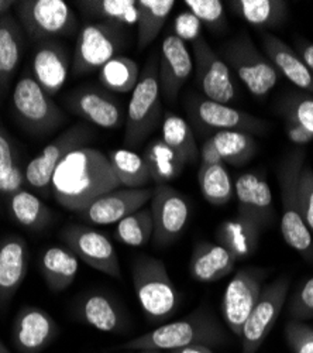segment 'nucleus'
Masks as SVG:
<instances>
[{
	"label": "nucleus",
	"instance_id": "f257e3e1",
	"mask_svg": "<svg viewBox=\"0 0 313 353\" xmlns=\"http://www.w3.org/2000/svg\"><path fill=\"white\" fill-rule=\"evenodd\" d=\"M119 187L107 156L89 145L71 152L55 168L51 179V194L56 202L75 214Z\"/></svg>",
	"mask_w": 313,
	"mask_h": 353
},
{
	"label": "nucleus",
	"instance_id": "f03ea898",
	"mask_svg": "<svg viewBox=\"0 0 313 353\" xmlns=\"http://www.w3.org/2000/svg\"><path fill=\"white\" fill-rule=\"evenodd\" d=\"M229 341V334L215 314L206 307H199L178 321L162 323L147 334L127 341L120 347L134 352L143 349L168 352L191 345H205L213 349Z\"/></svg>",
	"mask_w": 313,
	"mask_h": 353
},
{
	"label": "nucleus",
	"instance_id": "7ed1b4c3",
	"mask_svg": "<svg viewBox=\"0 0 313 353\" xmlns=\"http://www.w3.org/2000/svg\"><path fill=\"white\" fill-rule=\"evenodd\" d=\"M137 300L150 323H162L177 312L181 296L162 260L138 256L131 263Z\"/></svg>",
	"mask_w": 313,
	"mask_h": 353
},
{
	"label": "nucleus",
	"instance_id": "20e7f679",
	"mask_svg": "<svg viewBox=\"0 0 313 353\" xmlns=\"http://www.w3.org/2000/svg\"><path fill=\"white\" fill-rule=\"evenodd\" d=\"M306 153L302 147L288 152L278 167V184L282 199L281 234L285 243L305 260L313 261V239L299 208L298 181L305 165Z\"/></svg>",
	"mask_w": 313,
	"mask_h": 353
},
{
	"label": "nucleus",
	"instance_id": "39448f33",
	"mask_svg": "<svg viewBox=\"0 0 313 353\" xmlns=\"http://www.w3.org/2000/svg\"><path fill=\"white\" fill-rule=\"evenodd\" d=\"M164 119L161 105V88L158 79V64L150 58L138 82L133 90L127 112L125 143L127 147H137L143 143Z\"/></svg>",
	"mask_w": 313,
	"mask_h": 353
},
{
	"label": "nucleus",
	"instance_id": "423d86ee",
	"mask_svg": "<svg viewBox=\"0 0 313 353\" xmlns=\"http://www.w3.org/2000/svg\"><path fill=\"white\" fill-rule=\"evenodd\" d=\"M220 58L254 97L264 98L277 85L279 74L268 58L252 44L247 33H240L227 41L222 47Z\"/></svg>",
	"mask_w": 313,
	"mask_h": 353
},
{
	"label": "nucleus",
	"instance_id": "0eeeda50",
	"mask_svg": "<svg viewBox=\"0 0 313 353\" xmlns=\"http://www.w3.org/2000/svg\"><path fill=\"white\" fill-rule=\"evenodd\" d=\"M125 43V26L109 21L85 24L76 40L72 57V72L87 75L100 70L111 58L118 57Z\"/></svg>",
	"mask_w": 313,
	"mask_h": 353
},
{
	"label": "nucleus",
	"instance_id": "6e6552de",
	"mask_svg": "<svg viewBox=\"0 0 313 353\" xmlns=\"http://www.w3.org/2000/svg\"><path fill=\"white\" fill-rule=\"evenodd\" d=\"M14 9L23 30L39 43L72 34L78 28L76 16L64 0H20Z\"/></svg>",
	"mask_w": 313,
	"mask_h": 353
},
{
	"label": "nucleus",
	"instance_id": "1a4fd4ad",
	"mask_svg": "<svg viewBox=\"0 0 313 353\" xmlns=\"http://www.w3.org/2000/svg\"><path fill=\"white\" fill-rule=\"evenodd\" d=\"M12 103L19 122L36 134L50 133L65 121L63 110L30 75H24L16 83Z\"/></svg>",
	"mask_w": 313,
	"mask_h": 353
},
{
	"label": "nucleus",
	"instance_id": "9d476101",
	"mask_svg": "<svg viewBox=\"0 0 313 353\" xmlns=\"http://www.w3.org/2000/svg\"><path fill=\"white\" fill-rule=\"evenodd\" d=\"M92 137L94 132L85 125H75L64 130L27 164L24 170L25 184L44 196H48L51 194V179L55 168L71 152L87 147Z\"/></svg>",
	"mask_w": 313,
	"mask_h": 353
},
{
	"label": "nucleus",
	"instance_id": "9b49d317",
	"mask_svg": "<svg viewBox=\"0 0 313 353\" xmlns=\"http://www.w3.org/2000/svg\"><path fill=\"white\" fill-rule=\"evenodd\" d=\"M291 279L282 276L263 287L261 296L241 330V353L257 352L279 318L287 303Z\"/></svg>",
	"mask_w": 313,
	"mask_h": 353
},
{
	"label": "nucleus",
	"instance_id": "f8f14e48",
	"mask_svg": "<svg viewBox=\"0 0 313 353\" xmlns=\"http://www.w3.org/2000/svg\"><path fill=\"white\" fill-rule=\"evenodd\" d=\"M60 238L79 260L89 268L120 280V261L115 245L105 233L87 225L72 223L60 232Z\"/></svg>",
	"mask_w": 313,
	"mask_h": 353
},
{
	"label": "nucleus",
	"instance_id": "ddd939ff",
	"mask_svg": "<svg viewBox=\"0 0 313 353\" xmlns=\"http://www.w3.org/2000/svg\"><path fill=\"white\" fill-rule=\"evenodd\" d=\"M267 272L261 269H241L233 276L223 292V321L237 338H240L247 318L261 296Z\"/></svg>",
	"mask_w": 313,
	"mask_h": 353
},
{
	"label": "nucleus",
	"instance_id": "4468645a",
	"mask_svg": "<svg viewBox=\"0 0 313 353\" xmlns=\"http://www.w3.org/2000/svg\"><path fill=\"white\" fill-rule=\"evenodd\" d=\"M150 202L154 222L153 242L158 248L173 245L188 225L191 215L188 199L168 184H158L153 188Z\"/></svg>",
	"mask_w": 313,
	"mask_h": 353
},
{
	"label": "nucleus",
	"instance_id": "2eb2a0df",
	"mask_svg": "<svg viewBox=\"0 0 313 353\" xmlns=\"http://www.w3.org/2000/svg\"><path fill=\"white\" fill-rule=\"evenodd\" d=\"M188 112L193 125L208 132H241L252 136L268 130V123L260 117L206 98H195L188 103Z\"/></svg>",
	"mask_w": 313,
	"mask_h": 353
},
{
	"label": "nucleus",
	"instance_id": "dca6fc26",
	"mask_svg": "<svg viewBox=\"0 0 313 353\" xmlns=\"http://www.w3.org/2000/svg\"><path fill=\"white\" fill-rule=\"evenodd\" d=\"M196 82L206 99L227 105L235 99L232 71L201 36L192 43Z\"/></svg>",
	"mask_w": 313,
	"mask_h": 353
},
{
	"label": "nucleus",
	"instance_id": "f3484780",
	"mask_svg": "<svg viewBox=\"0 0 313 353\" xmlns=\"http://www.w3.org/2000/svg\"><path fill=\"white\" fill-rule=\"evenodd\" d=\"M151 196V188L115 190L96 198L78 215L83 222L91 225L119 223L126 216L146 207Z\"/></svg>",
	"mask_w": 313,
	"mask_h": 353
},
{
	"label": "nucleus",
	"instance_id": "a211bd4d",
	"mask_svg": "<svg viewBox=\"0 0 313 353\" xmlns=\"http://www.w3.org/2000/svg\"><path fill=\"white\" fill-rule=\"evenodd\" d=\"M65 103L75 114L102 129H118L125 122L122 105L99 88H78L68 94Z\"/></svg>",
	"mask_w": 313,
	"mask_h": 353
},
{
	"label": "nucleus",
	"instance_id": "6ab92c4d",
	"mask_svg": "<svg viewBox=\"0 0 313 353\" xmlns=\"http://www.w3.org/2000/svg\"><path fill=\"white\" fill-rule=\"evenodd\" d=\"M58 334V323L43 308L25 305L14 316L13 342L20 353H41Z\"/></svg>",
	"mask_w": 313,
	"mask_h": 353
},
{
	"label": "nucleus",
	"instance_id": "aec40b11",
	"mask_svg": "<svg viewBox=\"0 0 313 353\" xmlns=\"http://www.w3.org/2000/svg\"><path fill=\"white\" fill-rule=\"evenodd\" d=\"M193 71V60L186 47V43L166 34L161 46V57L158 64V79L161 88V97L169 103H175L182 90Z\"/></svg>",
	"mask_w": 313,
	"mask_h": 353
},
{
	"label": "nucleus",
	"instance_id": "412c9836",
	"mask_svg": "<svg viewBox=\"0 0 313 353\" xmlns=\"http://www.w3.org/2000/svg\"><path fill=\"white\" fill-rule=\"evenodd\" d=\"M74 314L85 325L106 334H122L130 325L120 303L103 292L83 294L74 305Z\"/></svg>",
	"mask_w": 313,
	"mask_h": 353
},
{
	"label": "nucleus",
	"instance_id": "4be33fe9",
	"mask_svg": "<svg viewBox=\"0 0 313 353\" xmlns=\"http://www.w3.org/2000/svg\"><path fill=\"white\" fill-rule=\"evenodd\" d=\"M27 242L19 234L0 239V310H6L23 285L28 272Z\"/></svg>",
	"mask_w": 313,
	"mask_h": 353
},
{
	"label": "nucleus",
	"instance_id": "5701e85b",
	"mask_svg": "<svg viewBox=\"0 0 313 353\" xmlns=\"http://www.w3.org/2000/svg\"><path fill=\"white\" fill-rule=\"evenodd\" d=\"M239 203V215H243L257 223L263 230L267 229L274 218L272 192L263 175L246 172L241 174L235 184Z\"/></svg>",
	"mask_w": 313,
	"mask_h": 353
},
{
	"label": "nucleus",
	"instance_id": "b1692460",
	"mask_svg": "<svg viewBox=\"0 0 313 353\" xmlns=\"http://www.w3.org/2000/svg\"><path fill=\"white\" fill-rule=\"evenodd\" d=\"M69 64L68 51L63 44L54 40L40 41L33 57V78L47 95L54 97L68 79Z\"/></svg>",
	"mask_w": 313,
	"mask_h": 353
},
{
	"label": "nucleus",
	"instance_id": "393cba45",
	"mask_svg": "<svg viewBox=\"0 0 313 353\" xmlns=\"http://www.w3.org/2000/svg\"><path fill=\"white\" fill-rule=\"evenodd\" d=\"M263 48L278 74L285 77L301 91L313 95V77L299 54L274 34H263Z\"/></svg>",
	"mask_w": 313,
	"mask_h": 353
},
{
	"label": "nucleus",
	"instance_id": "a878e982",
	"mask_svg": "<svg viewBox=\"0 0 313 353\" xmlns=\"http://www.w3.org/2000/svg\"><path fill=\"white\" fill-rule=\"evenodd\" d=\"M236 257L219 243L197 242L189 261V274L199 283H213L233 273Z\"/></svg>",
	"mask_w": 313,
	"mask_h": 353
},
{
	"label": "nucleus",
	"instance_id": "bb28decb",
	"mask_svg": "<svg viewBox=\"0 0 313 353\" xmlns=\"http://www.w3.org/2000/svg\"><path fill=\"white\" fill-rule=\"evenodd\" d=\"M263 229L251 219L236 215L220 223L216 232V241L229 250L236 260H246L259 249Z\"/></svg>",
	"mask_w": 313,
	"mask_h": 353
},
{
	"label": "nucleus",
	"instance_id": "cd10ccee",
	"mask_svg": "<svg viewBox=\"0 0 313 353\" xmlns=\"http://www.w3.org/2000/svg\"><path fill=\"white\" fill-rule=\"evenodd\" d=\"M40 270L52 292H63L78 276L79 259L65 246H50L40 256Z\"/></svg>",
	"mask_w": 313,
	"mask_h": 353
},
{
	"label": "nucleus",
	"instance_id": "c85d7f7f",
	"mask_svg": "<svg viewBox=\"0 0 313 353\" xmlns=\"http://www.w3.org/2000/svg\"><path fill=\"white\" fill-rule=\"evenodd\" d=\"M235 14L257 28H279L288 19V3L283 0H232Z\"/></svg>",
	"mask_w": 313,
	"mask_h": 353
},
{
	"label": "nucleus",
	"instance_id": "c756f323",
	"mask_svg": "<svg viewBox=\"0 0 313 353\" xmlns=\"http://www.w3.org/2000/svg\"><path fill=\"white\" fill-rule=\"evenodd\" d=\"M21 54L23 27L12 14H6L0 19V90H6L19 67Z\"/></svg>",
	"mask_w": 313,
	"mask_h": 353
},
{
	"label": "nucleus",
	"instance_id": "7c9ffc66",
	"mask_svg": "<svg viewBox=\"0 0 313 353\" xmlns=\"http://www.w3.org/2000/svg\"><path fill=\"white\" fill-rule=\"evenodd\" d=\"M175 6L174 0H137V50H146L160 34Z\"/></svg>",
	"mask_w": 313,
	"mask_h": 353
},
{
	"label": "nucleus",
	"instance_id": "2f4dec72",
	"mask_svg": "<svg viewBox=\"0 0 313 353\" xmlns=\"http://www.w3.org/2000/svg\"><path fill=\"white\" fill-rule=\"evenodd\" d=\"M9 214L17 225L34 232L45 229L52 221V212L47 205L25 190L9 196Z\"/></svg>",
	"mask_w": 313,
	"mask_h": 353
},
{
	"label": "nucleus",
	"instance_id": "473e14b6",
	"mask_svg": "<svg viewBox=\"0 0 313 353\" xmlns=\"http://www.w3.org/2000/svg\"><path fill=\"white\" fill-rule=\"evenodd\" d=\"M120 185L125 188H147L151 175L143 156L130 149H115L106 153Z\"/></svg>",
	"mask_w": 313,
	"mask_h": 353
},
{
	"label": "nucleus",
	"instance_id": "72a5a7b5",
	"mask_svg": "<svg viewBox=\"0 0 313 353\" xmlns=\"http://www.w3.org/2000/svg\"><path fill=\"white\" fill-rule=\"evenodd\" d=\"M161 140L181 157L185 165L199 160V149L193 132L181 116L173 112L164 113Z\"/></svg>",
	"mask_w": 313,
	"mask_h": 353
},
{
	"label": "nucleus",
	"instance_id": "f704fd0d",
	"mask_svg": "<svg viewBox=\"0 0 313 353\" xmlns=\"http://www.w3.org/2000/svg\"><path fill=\"white\" fill-rule=\"evenodd\" d=\"M143 159L149 167L151 181L158 184H168L181 175L185 163L181 157L160 139H154L146 147Z\"/></svg>",
	"mask_w": 313,
	"mask_h": 353
},
{
	"label": "nucleus",
	"instance_id": "c9c22d12",
	"mask_svg": "<svg viewBox=\"0 0 313 353\" xmlns=\"http://www.w3.org/2000/svg\"><path fill=\"white\" fill-rule=\"evenodd\" d=\"M76 5L89 19L120 26L137 24V0H79Z\"/></svg>",
	"mask_w": 313,
	"mask_h": 353
},
{
	"label": "nucleus",
	"instance_id": "e433bc0d",
	"mask_svg": "<svg viewBox=\"0 0 313 353\" xmlns=\"http://www.w3.org/2000/svg\"><path fill=\"white\" fill-rule=\"evenodd\" d=\"M197 183L202 196L215 207H223L233 198L235 185L224 164H201Z\"/></svg>",
	"mask_w": 313,
	"mask_h": 353
},
{
	"label": "nucleus",
	"instance_id": "4c0bfd02",
	"mask_svg": "<svg viewBox=\"0 0 313 353\" xmlns=\"http://www.w3.org/2000/svg\"><path fill=\"white\" fill-rule=\"evenodd\" d=\"M209 141L224 164L244 165L257 153V141L241 132H219Z\"/></svg>",
	"mask_w": 313,
	"mask_h": 353
},
{
	"label": "nucleus",
	"instance_id": "58836bf2",
	"mask_svg": "<svg viewBox=\"0 0 313 353\" xmlns=\"http://www.w3.org/2000/svg\"><path fill=\"white\" fill-rule=\"evenodd\" d=\"M140 71L131 58L118 55L99 70V81L103 88L118 94L133 92L138 82Z\"/></svg>",
	"mask_w": 313,
	"mask_h": 353
},
{
	"label": "nucleus",
	"instance_id": "ea45409f",
	"mask_svg": "<svg viewBox=\"0 0 313 353\" xmlns=\"http://www.w3.org/2000/svg\"><path fill=\"white\" fill-rule=\"evenodd\" d=\"M25 174L17 161L16 150L5 128L0 123V194L12 196L24 190Z\"/></svg>",
	"mask_w": 313,
	"mask_h": 353
},
{
	"label": "nucleus",
	"instance_id": "a19ab883",
	"mask_svg": "<svg viewBox=\"0 0 313 353\" xmlns=\"http://www.w3.org/2000/svg\"><path fill=\"white\" fill-rule=\"evenodd\" d=\"M154 233V222L150 207H143L137 212L126 216L116 225L115 238L127 246L141 248L146 246Z\"/></svg>",
	"mask_w": 313,
	"mask_h": 353
},
{
	"label": "nucleus",
	"instance_id": "79ce46f5",
	"mask_svg": "<svg viewBox=\"0 0 313 353\" xmlns=\"http://www.w3.org/2000/svg\"><path fill=\"white\" fill-rule=\"evenodd\" d=\"M278 110L285 121L296 122L313 134V95L303 91L287 94L279 101Z\"/></svg>",
	"mask_w": 313,
	"mask_h": 353
},
{
	"label": "nucleus",
	"instance_id": "37998d69",
	"mask_svg": "<svg viewBox=\"0 0 313 353\" xmlns=\"http://www.w3.org/2000/svg\"><path fill=\"white\" fill-rule=\"evenodd\" d=\"M184 3L199 21L213 30H220L226 24L224 6L220 0H185Z\"/></svg>",
	"mask_w": 313,
	"mask_h": 353
},
{
	"label": "nucleus",
	"instance_id": "c03bdc74",
	"mask_svg": "<svg viewBox=\"0 0 313 353\" xmlns=\"http://www.w3.org/2000/svg\"><path fill=\"white\" fill-rule=\"evenodd\" d=\"M288 314L292 321L313 318V277L302 284L288 303Z\"/></svg>",
	"mask_w": 313,
	"mask_h": 353
},
{
	"label": "nucleus",
	"instance_id": "a18cd8bd",
	"mask_svg": "<svg viewBox=\"0 0 313 353\" xmlns=\"http://www.w3.org/2000/svg\"><path fill=\"white\" fill-rule=\"evenodd\" d=\"M298 201L302 218L310 230L313 232V170L309 165H303L298 181Z\"/></svg>",
	"mask_w": 313,
	"mask_h": 353
},
{
	"label": "nucleus",
	"instance_id": "49530a36",
	"mask_svg": "<svg viewBox=\"0 0 313 353\" xmlns=\"http://www.w3.org/2000/svg\"><path fill=\"white\" fill-rule=\"evenodd\" d=\"M287 342L294 353H313V328L302 321H290L285 327Z\"/></svg>",
	"mask_w": 313,
	"mask_h": 353
},
{
	"label": "nucleus",
	"instance_id": "de8ad7c7",
	"mask_svg": "<svg viewBox=\"0 0 313 353\" xmlns=\"http://www.w3.org/2000/svg\"><path fill=\"white\" fill-rule=\"evenodd\" d=\"M201 27L202 23L199 21L189 10L181 12L173 24V33L175 37L182 40L184 43L189 41L191 44L201 37Z\"/></svg>",
	"mask_w": 313,
	"mask_h": 353
},
{
	"label": "nucleus",
	"instance_id": "09e8293b",
	"mask_svg": "<svg viewBox=\"0 0 313 353\" xmlns=\"http://www.w3.org/2000/svg\"><path fill=\"white\" fill-rule=\"evenodd\" d=\"M285 132L288 139L298 147H303L313 141V134L296 122L285 121Z\"/></svg>",
	"mask_w": 313,
	"mask_h": 353
},
{
	"label": "nucleus",
	"instance_id": "8fccbe9b",
	"mask_svg": "<svg viewBox=\"0 0 313 353\" xmlns=\"http://www.w3.org/2000/svg\"><path fill=\"white\" fill-rule=\"evenodd\" d=\"M299 57L302 58V61L305 63V65L307 67V70L310 71L312 77H313V44L312 43H306V41H298V51Z\"/></svg>",
	"mask_w": 313,
	"mask_h": 353
},
{
	"label": "nucleus",
	"instance_id": "3c124183",
	"mask_svg": "<svg viewBox=\"0 0 313 353\" xmlns=\"http://www.w3.org/2000/svg\"><path fill=\"white\" fill-rule=\"evenodd\" d=\"M168 353H215V352L212 347L205 346V345H191V346H184V347L168 350Z\"/></svg>",
	"mask_w": 313,
	"mask_h": 353
},
{
	"label": "nucleus",
	"instance_id": "603ef678",
	"mask_svg": "<svg viewBox=\"0 0 313 353\" xmlns=\"http://www.w3.org/2000/svg\"><path fill=\"white\" fill-rule=\"evenodd\" d=\"M16 3L17 2H14V0H0V19L9 14V10L14 8Z\"/></svg>",
	"mask_w": 313,
	"mask_h": 353
},
{
	"label": "nucleus",
	"instance_id": "864d4df0",
	"mask_svg": "<svg viewBox=\"0 0 313 353\" xmlns=\"http://www.w3.org/2000/svg\"><path fill=\"white\" fill-rule=\"evenodd\" d=\"M0 353H10V350L6 347V345L0 341Z\"/></svg>",
	"mask_w": 313,
	"mask_h": 353
},
{
	"label": "nucleus",
	"instance_id": "5fc2aeb1",
	"mask_svg": "<svg viewBox=\"0 0 313 353\" xmlns=\"http://www.w3.org/2000/svg\"><path fill=\"white\" fill-rule=\"evenodd\" d=\"M137 353H161V352L153 350V349H143V350H137Z\"/></svg>",
	"mask_w": 313,
	"mask_h": 353
}]
</instances>
